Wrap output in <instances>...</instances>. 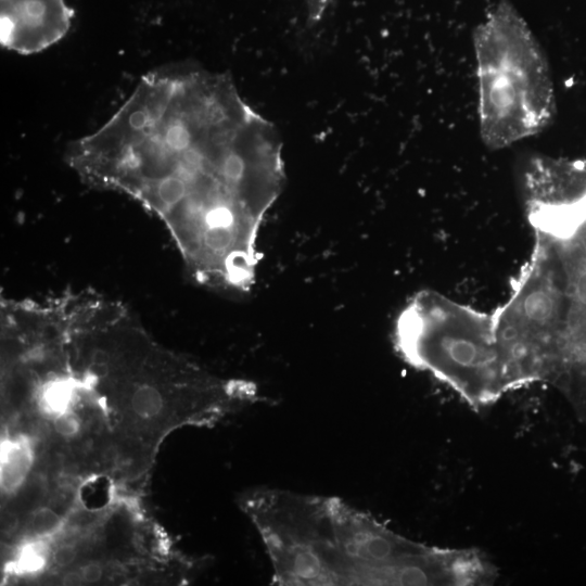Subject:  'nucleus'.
<instances>
[{
    "mask_svg": "<svg viewBox=\"0 0 586 586\" xmlns=\"http://www.w3.org/2000/svg\"><path fill=\"white\" fill-rule=\"evenodd\" d=\"M281 586H475L497 576L476 549L402 536L336 496L259 486L240 499Z\"/></svg>",
    "mask_w": 586,
    "mask_h": 586,
    "instance_id": "f03ea898",
    "label": "nucleus"
},
{
    "mask_svg": "<svg viewBox=\"0 0 586 586\" xmlns=\"http://www.w3.org/2000/svg\"><path fill=\"white\" fill-rule=\"evenodd\" d=\"M393 339L405 362L445 383L474 408L512 391L492 315L423 290L398 314Z\"/></svg>",
    "mask_w": 586,
    "mask_h": 586,
    "instance_id": "20e7f679",
    "label": "nucleus"
},
{
    "mask_svg": "<svg viewBox=\"0 0 586 586\" xmlns=\"http://www.w3.org/2000/svg\"><path fill=\"white\" fill-rule=\"evenodd\" d=\"M477 114L483 143L499 150L543 131L555 90L543 50L518 10L495 4L473 36Z\"/></svg>",
    "mask_w": 586,
    "mask_h": 586,
    "instance_id": "7ed1b4c3",
    "label": "nucleus"
},
{
    "mask_svg": "<svg viewBox=\"0 0 586 586\" xmlns=\"http://www.w3.org/2000/svg\"><path fill=\"white\" fill-rule=\"evenodd\" d=\"M564 309L548 382L566 396L586 422V296L565 294Z\"/></svg>",
    "mask_w": 586,
    "mask_h": 586,
    "instance_id": "423d86ee",
    "label": "nucleus"
},
{
    "mask_svg": "<svg viewBox=\"0 0 586 586\" xmlns=\"http://www.w3.org/2000/svg\"><path fill=\"white\" fill-rule=\"evenodd\" d=\"M73 10L64 0H0V42L20 54L40 52L68 31Z\"/></svg>",
    "mask_w": 586,
    "mask_h": 586,
    "instance_id": "39448f33",
    "label": "nucleus"
},
{
    "mask_svg": "<svg viewBox=\"0 0 586 586\" xmlns=\"http://www.w3.org/2000/svg\"><path fill=\"white\" fill-rule=\"evenodd\" d=\"M103 575V569L99 563H89L81 569V579L88 583H95L101 579Z\"/></svg>",
    "mask_w": 586,
    "mask_h": 586,
    "instance_id": "9d476101",
    "label": "nucleus"
},
{
    "mask_svg": "<svg viewBox=\"0 0 586 586\" xmlns=\"http://www.w3.org/2000/svg\"><path fill=\"white\" fill-rule=\"evenodd\" d=\"M308 18L311 23L318 22L333 0H305Z\"/></svg>",
    "mask_w": 586,
    "mask_h": 586,
    "instance_id": "6e6552de",
    "label": "nucleus"
},
{
    "mask_svg": "<svg viewBox=\"0 0 586 586\" xmlns=\"http://www.w3.org/2000/svg\"><path fill=\"white\" fill-rule=\"evenodd\" d=\"M76 555L77 552L73 545H63L55 550L53 560L59 566H67L74 562Z\"/></svg>",
    "mask_w": 586,
    "mask_h": 586,
    "instance_id": "1a4fd4ad",
    "label": "nucleus"
},
{
    "mask_svg": "<svg viewBox=\"0 0 586 586\" xmlns=\"http://www.w3.org/2000/svg\"><path fill=\"white\" fill-rule=\"evenodd\" d=\"M59 523L58 515L51 510L38 512L33 520V530L37 534H47L52 532Z\"/></svg>",
    "mask_w": 586,
    "mask_h": 586,
    "instance_id": "0eeeda50",
    "label": "nucleus"
},
{
    "mask_svg": "<svg viewBox=\"0 0 586 586\" xmlns=\"http://www.w3.org/2000/svg\"><path fill=\"white\" fill-rule=\"evenodd\" d=\"M66 160L88 186L128 195L155 216L195 282L251 290L284 163L276 127L229 75L188 65L144 75Z\"/></svg>",
    "mask_w": 586,
    "mask_h": 586,
    "instance_id": "f257e3e1",
    "label": "nucleus"
}]
</instances>
